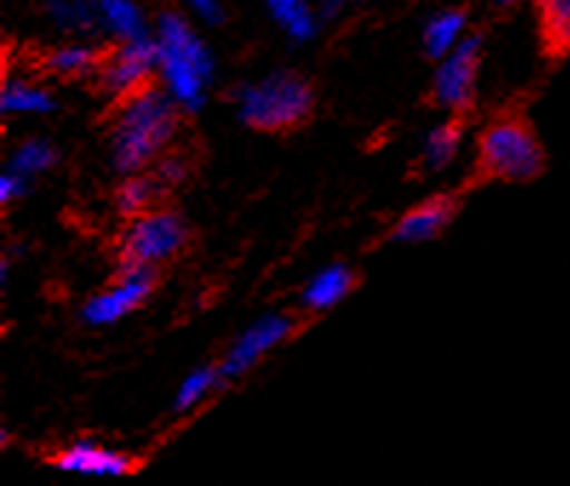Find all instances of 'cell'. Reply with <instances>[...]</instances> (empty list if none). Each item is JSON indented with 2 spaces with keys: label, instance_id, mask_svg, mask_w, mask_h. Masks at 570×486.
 <instances>
[{
  "label": "cell",
  "instance_id": "7a4b0ae2",
  "mask_svg": "<svg viewBox=\"0 0 570 486\" xmlns=\"http://www.w3.org/2000/svg\"><path fill=\"white\" fill-rule=\"evenodd\" d=\"M153 40L164 92L187 112H198L207 103V89L215 75L207 43L195 34L193 23L181 12H164Z\"/></svg>",
  "mask_w": 570,
  "mask_h": 486
},
{
  "label": "cell",
  "instance_id": "484cf974",
  "mask_svg": "<svg viewBox=\"0 0 570 486\" xmlns=\"http://www.w3.org/2000/svg\"><path fill=\"white\" fill-rule=\"evenodd\" d=\"M158 175H161V180H169V184H175V180H181L184 169L178 160H164L161 167H158Z\"/></svg>",
  "mask_w": 570,
  "mask_h": 486
},
{
  "label": "cell",
  "instance_id": "30bf717a",
  "mask_svg": "<svg viewBox=\"0 0 570 486\" xmlns=\"http://www.w3.org/2000/svg\"><path fill=\"white\" fill-rule=\"evenodd\" d=\"M55 467L67 473L81 475H107V478H121V475L135 473V460L118 449H107L95 440H78L63 453L55 455Z\"/></svg>",
  "mask_w": 570,
  "mask_h": 486
},
{
  "label": "cell",
  "instance_id": "603a6c76",
  "mask_svg": "<svg viewBox=\"0 0 570 486\" xmlns=\"http://www.w3.org/2000/svg\"><path fill=\"white\" fill-rule=\"evenodd\" d=\"M153 198H155L153 180L141 178V175H129V180L121 187V192H118V207H121V212L138 218V215L149 212Z\"/></svg>",
  "mask_w": 570,
  "mask_h": 486
},
{
  "label": "cell",
  "instance_id": "8992f818",
  "mask_svg": "<svg viewBox=\"0 0 570 486\" xmlns=\"http://www.w3.org/2000/svg\"><path fill=\"white\" fill-rule=\"evenodd\" d=\"M155 272L144 267H124L115 284H109L104 292L92 295L83 304V320L89 327H112L135 309H141L147 298L153 295Z\"/></svg>",
  "mask_w": 570,
  "mask_h": 486
},
{
  "label": "cell",
  "instance_id": "8fae6325",
  "mask_svg": "<svg viewBox=\"0 0 570 486\" xmlns=\"http://www.w3.org/2000/svg\"><path fill=\"white\" fill-rule=\"evenodd\" d=\"M450 218H453V200L430 198L399 220L396 229H393V240H399V244H428L448 229Z\"/></svg>",
  "mask_w": 570,
  "mask_h": 486
},
{
  "label": "cell",
  "instance_id": "83f0119b",
  "mask_svg": "<svg viewBox=\"0 0 570 486\" xmlns=\"http://www.w3.org/2000/svg\"><path fill=\"white\" fill-rule=\"evenodd\" d=\"M502 3H517V0H502Z\"/></svg>",
  "mask_w": 570,
  "mask_h": 486
},
{
  "label": "cell",
  "instance_id": "5bb4252c",
  "mask_svg": "<svg viewBox=\"0 0 570 486\" xmlns=\"http://www.w3.org/2000/svg\"><path fill=\"white\" fill-rule=\"evenodd\" d=\"M3 115H47L55 109V98L29 80H7L0 89Z\"/></svg>",
  "mask_w": 570,
  "mask_h": 486
},
{
  "label": "cell",
  "instance_id": "ffe728a7",
  "mask_svg": "<svg viewBox=\"0 0 570 486\" xmlns=\"http://www.w3.org/2000/svg\"><path fill=\"white\" fill-rule=\"evenodd\" d=\"M224 380L222 369H213V367H202L189 373L184 378V384L178 387V395H175V409L178 413H189V409L202 407L204 400L213 398V393L218 389V384Z\"/></svg>",
  "mask_w": 570,
  "mask_h": 486
},
{
  "label": "cell",
  "instance_id": "44dd1931",
  "mask_svg": "<svg viewBox=\"0 0 570 486\" xmlns=\"http://www.w3.org/2000/svg\"><path fill=\"white\" fill-rule=\"evenodd\" d=\"M459 147H462V129L456 123H442L433 132L428 135V143H424V167L439 172L456 158Z\"/></svg>",
  "mask_w": 570,
  "mask_h": 486
},
{
  "label": "cell",
  "instance_id": "7402d4cb",
  "mask_svg": "<svg viewBox=\"0 0 570 486\" xmlns=\"http://www.w3.org/2000/svg\"><path fill=\"white\" fill-rule=\"evenodd\" d=\"M55 163V149L47 140H27L21 147L14 149L12 158H9V169L21 172L23 178H35V175L47 172Z\"/></svg>",
  "mask_w": 570,
  "mask_h": 486
},
{
  "label": "cell",
  "instance_id": "6da1fadb",
  "mask_svg": "<svg viewBox=\"0 0 570 486\" xmlns=\"http://www.w3.org/2000/svg\"><path fill=\"white\" fill-rule=\"evenodd\" d=\"M178 109L164 89L147 87L124 98L112 129L115 169L138 175L161 158L178 132Z\"/></svg>",
  "mask_w": 570,
  "mask_h": 486
},
{
  "label": "cell",
  "instance_id": "4316f807",
  "mask_svg": "<svg viewBox=\"0 0 570 486\" xmlns=\"http://www.w3.org/2000/svg\"><path fill=\"white\" fill-rule=\"evenodd\" d=\"M344 9V0H322V14L324 18H336Z\"/></svg>",
  "mask_w": 570,
  "mask_h": 486
},
{
  "label": "cell",
  "instance_id": "d6986e66",
  "mask_svg": "<svg viewBox=\"0 0 570 486\" xmlns=\"http://www.w3.org/2000/svg\"><path fill=\"white\" fill-rule=\"evenodd\" d=\"M49 18L55 27L63 32H95L98 27V9L89 0H52L49 3Z\"/></svg>",
  "mask_w": 570,
  "mask_h": 486
},
{
  "label": "cell",
  "instance_id": "3957f363",
  "mask_svg": "<svg viewBox=\"0 0 570 486\" xmlns=\"http://www.w3.org/2000/svg\"><path fill=\"white\" fill-rule=\"evenodd\" d=\"M309 112H313V89L298 75H269L238 92V115L244 123L262 132H287L302 127Z\"/></svg>",
  "mask_w": 570,
  "mask_h": 486
},
{
  "label": "cell",
  "instance_id": "d4e9b609",
  "mask_svg": "<svg viewBox=\"0 0 570 486\" xmlns=\"http://www.w3.org/2000/svg\"><path fill=\"white\" fill-rule=\"evenodd\" d=\"M181 3L204 23H218L224 18L222 0H181Z\"/></svg>",
  "mask_w": 570,
  "mask_h": 486
},
{
  "label": "cell",
  "instance_id": "9a60e30c",
  "mask_svg": "<svg viewBox=\"0 0 570 486\" xmlns=\"http://www.w3.org/2000/svg\"><path fill=\"white\" fill-rule=\"evenodd\" d=\"M468 38V18L464 12H439L436 18L430 20L428 29H424V49H428L430 58L442 60L444 54H450L453 49Z\"/></svg>",
  "mask_w": 570,
  "mask_h": 486
},
{
  "label": "cell",
  "instance_id": "2e32d148",
  "mask_svg": "<svg viewBox=\"0 0 570 486\" xmlns=\"http://www.w3.org/2000/svg\"><path fill=\"white\" fill-rule=\"evenodd\" d=\"M544 47L553 54L570 52V0H537Z\"/></svg>",
  "mask_w": 570,
  "mask_h": 486
},
{
  "label": "cell",
  "instance_id": "9c48e42d",
  "mask_svg": "<svg viewBox=\"0 0 570 486\" xmlns=\"http://www.w3.org/2000/svg\"><path fill=\"white\" fill-rule=\"evenodd\" d=\"M479 52L482 43L479 38L468 34L450 54H444L439 63L436 83H433V98L442 109L462 112L473 103L476 92V72H479Z\"/></svg>",
  "mask_w": 570,
  "mask_h": 486
},
{
  "label": "cell",
  "instance_id": "52a82bcc",
  "mask_svg": "<svg viewBox=\"0 0 570 486\" xmlns=\"http://www.w3.org/2000/svg\"><path fill=\"white\" fill-rule=\"evenodd\" d=\"M153 75H158V52H155V40L149 34L138 40H124L112 52V58L101 63L104 89L121 100L147 89Z\"/></svg>",
  "mask_w": 570,
  "mask_h": 486
},
{
  "label": "cell",
  "instance_id": "7c38bea8",
  "mask_svg": "<svg viewBox=\"0 0 570 486\" xmlns=\"http://www.w3.org/2000/svg\"><path fill=\"white\" fill-rule=\"evenodd\" d=\"M353 287H356V275L342 267V264H333V267L322 269V272L309 278L302 300L309 313H327V309L338 307L353 292Z\"/></svg>",
  "mask_w": 570,
  "mask_h": 486
},
{
  "label": "cell",
  "instance_id": "ac0fdd59",
  "mask_svg": "<svg viewBox=\"0 0 570 486\" xmlns=\"http://www.w3.org/2000/svg\"><path fill=\"white\" fill-rule=\"evenodd\" d=\"M98 67H101L98 49L87 47V43H67L47 58L49 72L61 75V78H78V75H87Z\"/></svg>",
  "mask_w": 570,
  "mask_h": 486
},
{
  "label": "cell",
  "instance_id": "5b68a950",
  "mask_svg": "<svg viewBox=\"0 0 570 486\" xmlns=\"http://www.w3.org/2000/svg\"><path fill=\"white\" fill-rule=\"evenodd\" d=\"M187 247V227L167 209H149L124 235V267L155 269Z\"/></svg>",
  "mask_w": 570,
  "mask_h": 486
},
{
  "label": "cell",
  "instance_id": "cb8c5ba5",
  "mask_svg": "<svg viewBox=\"0 0 570 486\" xmlns=\"http://www.w3.org/2000/svg\"><path fill=\"white\" fill-rule=\"evenodd\" d=\"M29 178H23L21 172H14V169H7L3 178H0V204L3 207H12L14 200H21V195L27 192Z\"/></svg>",
  "mask_w": 570,
  "mask_h": 486
},
{
  "label": "cell",
  "instance_id": "e0dca14e",
  "mask_svg": "<svg viewBox=\"0 0 570 486\" xmlns=\"http://www.w3.org/2000/svg\"><path fill=\"white\" fill-rule=\"evenodd\" d=\"M273 20L293 40H309L316 34V14L309 0H264Z\"/></svg>",
  "mask_w": 570,
  "mask_h": 486
},
{
  "label": "cell",
  "instance_id": "4fadbf2b",
  "mask_svg": "<svg viewBox=\"0 0 570 486\" xmlns=\"http://www.w3.org/2000/svg\"><path fill=\"white\" fill-rule=\"evenodd\" d=\"M98 27L112 34L115 40L147 38V18L135 0H95Z\"/></svg>",
  "mask_w": 570,
  "mask_h": 486
},
{
  "label": "cell",
  "instance_id": "277c9868",
  "mask_svg": "<svg viewBox=\"0 0 570 486\" xmlns=\"http://www.w3.org/2000/svg\"><path fill=\"white\" fill-rule=\"evenodd\" d=\"M479 167L488 178L533 180L544 167L542 143L524 120H497L479 138Z\"/></svg>",
  "mask_w": 570,
  "mask_h": 486
},
{
  "label": "cell",
  "instance_id": "ba28073f",
  "mask_svg": "<svg viewBox=\"0 0 570 486\" xmlns=\"http://www.w3.org/2000/svg\"><path fill=\"white\" fill-rule=\"evenodd\" d=\"M293 329H296V324L289 318H284V315H267V318L255 320L253 327L244 329V333L238 335V340L227 349V355H224L222 367H218L224 380L244 378V375H247L249 369L258 367L273 349L282 347L284 340L293 335Z\"/></svg>",
  "mask_w": 570,
  "mask_h": 486
}]
</instances>
